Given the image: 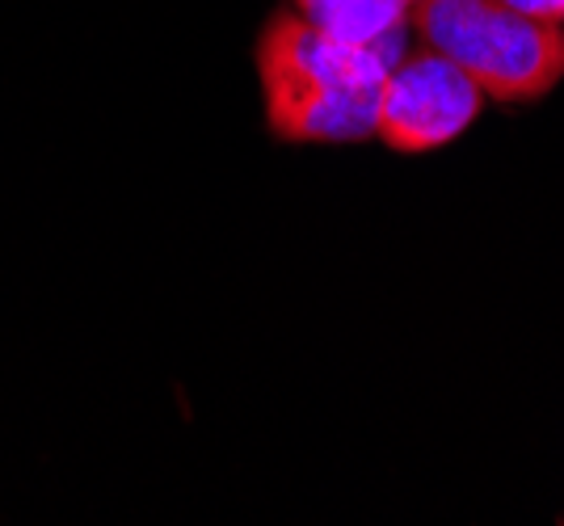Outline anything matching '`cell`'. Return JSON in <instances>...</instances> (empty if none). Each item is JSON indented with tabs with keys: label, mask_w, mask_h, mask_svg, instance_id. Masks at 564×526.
<instances>
[{
	"label": "cell",
	"mask_w": 564,
	"mask_h": 526,
	"mask_svg": "<svg viewBox=\"0 0 564 526\" xmlns=\"http://www.w3.org/2000/svg\"><path fill=\"white\" fill-rule=\"evenodd\" d=\"M400 51V39L341 43L295 4L279 9L253 47L270 135L282 144L376 140L379 85Z\"/></svg>",
	"instance_id": "6da1fadb"
},
{
	"label": "cell",
	"mask_w": 564,
	"mask_h": 526,
	"mask_svg": "<svg viewBox=\"0 0 564 526\" xmlns=\"http://www.w3.org/2000/svg\"><path fill=\"white\" fill-rule=\"evenodd\" d=\"M409 25L501 106L540 101L564 76V22L518 13L501 0H417Z\"/></svg>",
	"instance_id": "7a4b0ae2"
},
{
	"label": "cell",
	"mask_w": 564,
	"mask_h": 526,
	"mask_svg": "<svg viewBox=\"0 0 564 526\" xmlns=\"http://www.w3.org/2000/svg\"><path fill=\"white\" fill-rule=\"evenodd\" d=\"M480 85L434 47L400 51L379 85L376 140L400 156L455 144L480 114Z\"/></svg>",
	"instance_id": "3957f363"
},
{
	"label": "cell",
	"mask_w": 564,
	"mask_h": 526,
	"mask_svg": "<svg viewBox=\"0 0 564 526\" xmlns=\"http://www.w3.org/2000/svg\"><path fill=\"white\" fill-rule=\"evenodd\" d=\"M417 0H295L307 22L341 43H392L404 39V22Z\"/></svg>",
	"instance_id": "277c9868"
},
{
	"label": "cell",
	"mask_w": 564,
	"mask_h": 526,
	"mask_svg": "<svg viewBox=\"0 0 564 526\" xmlns=\"http://www.w3.org/2000/svg\"><path fill=\"white\" fill-rule=\"evenodd\" d=\"M518 13H531V18H547V22H564V0H501Z\"/></svg>",
	"instance_id": "5b68a950"
}]
</instances>
